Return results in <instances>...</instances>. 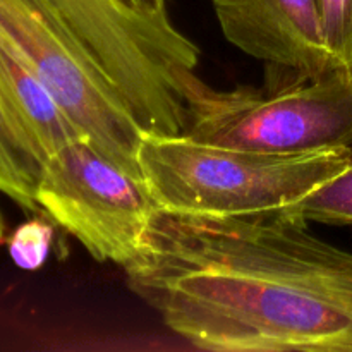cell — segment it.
<instances>
[{
  "label": "cell",
  "mask_w": 352,
  "mask_h": 352,
  "mask_svg": "<svg viewBox=\"0 0 352 352\" xmlns=\"http://www.w3.org/2000/svg\"><path fill=\"white\" fill-rule=\"evenodd\" d=\"M54 226L43 219H31L21 223L7 241L9 254L21 270L34 272L43 267L50 254Z\"/></svg>",
  "instance_id": "obj_12"
},
{
  "label": "cell",
  "mask_w": 352,
  "mask_h": 352,
  "mask_svg": "<svg viewBox=\"0 0 352 352\" xmlns=\"http://www.w3.org/2000/svg\"><path fill=\"white\" fill-rule=\"evenodd\" d=\"M280 213L308 223L352 226V160L339 174L327 179L323 184Z\"/></svg>",
  "instance_id": "obj_10"
},
{
  "label": "cell",
  "mask_w": 352,
  "mask_h": 352,
  "mask_svg": "<svg viewBox=\"0 0 352 352\" xmlns=\"http://www.w3.org/2000/svg\"><path fill=\"white\" fill-rule=\"evenodd\" d=\"M36 203L89 256L124 270L143 256L151 222L160 212L143 179L85 136L47 158Z\"/></svg>",
  "instance_id": "obj_5"
},
{
  "label": "cell",
  "mask_w": 352,
  "mask_h": 352,
  "mask_svg": "<svg viewBox=\"0 0 352 352\" xmlns=\"http://www.w3.org/2000/svg\"><path fill=\"white\" fill-rule=\"evenodd\" d=\"M117 89L143 131L181 134L184 88L199 48L172 24L126 0H33Z\"/></svg>",
  "instance_id": "obj_3"
},
{
  "label": "cell",
  "mask_w": 352,
  "mask_h": 352,
  "mask_svg": "<svg viewBox=\"0 0 352 352\" xmlns=\"http://www.w3.org/2000/svg\"><path fill=\"white\" fill-rule=\"evenodd\" d=\"M282 79L261 88L215 89L192 76L186 86L189 138L267 155L352 148V76H322L277 65Z\"/></svg>",
  "instance_id": "obj_4"
},
{
  "label": "cell",
  "mask_w": 352,
  "mask_h": 352,
  "mask_svg": "<svg viewBox=\"0 0 352 352\" xmlns=\"http://www.w3.org/2000/svg\"><path fill=\"white\" fill-rule=\"evenodd\" d=\"M0 38L102 153L143 179L138 164L143 129L109 79L33 0H0Z\"/></svg>",
  "instance_id": "obj_6"
},
{
  "label": "cell",
  "mask_w": 352,
  "mask_h": 352,
  "mask_svg": "<svg viewBox=\"0 0 352 352\" xmlns=\"http://www.w3.org/2000/svg\"><path fill=\"white\" fill-rule=\"evenodd\" d=\"M3 232H6V223H3L2 213H0V241L3 239Z\"/></svg>",
  "instance_id": "obj_14"
},
{
  "label": "cell",
  "mask_w": 352,
  "mask_h": 352,
  "mask_svg": "<svg viewBox=\"0 0 352 352\" xmlns=\"http://www.w3.org/2000/svg\"><path fill=\"white\" fill-rule=\"evenodd\" d=\"M0 93L45 162L65 143L85 136L23 58L0 38ZM86 138V136H85Z\"/></svg>",
  "instance_id": "obj_8"
},
{
  "label": "cell",
  "mask_w": 352,
  "mask_h": 352,
  "mask_svg": "<svg viewBox=\"0 0 352 352\" xmlns=\"http://www.w3.org/2000/svg\"><path fill=\"white\" fill-rule=\"evenodd\" d=\"M126 2L151 16H168L167 0H126Z\"/></svg>",
  "instance_id": "obj_13"
},
{
  "label": "cell",
  "mask_w": 352,
  "mask_h": 352,
  "mask_svg": "<svg viewBox=\"0 0 352 352\" xmlns=\"http://www.w3.org/2000/svg\"><path fill=\"white\" fill-rule=\"evenodd\" d=\"M323 36L337 67L352 76V0H316Z\"/></svg>",
  "instance_id": "obj_11"
},
{
  "label": "cell",
  "mask_w": 352,
  "mask_h": 352,
  "mask_svg": "<svg viewBox=\"0 0 352 352\" xmlns=\"http://www.w3.org/2000/svg\"><path fill=\"white\" fill-rule=\"evenodd\" d=\"M127 285L191 346L352 352V253L285 213L158 212Z\"/></svg>",
  "instance_id": "obj_1"
},
{
  "label": "cell",
  "mask_w": 352,
  "mask_h": 352,
  "mask_svg": "<svg viewBox=\"0 0 352 352\" xmlns=\"http://www.w3.org/2000/svg\"><path fill=\"white\" fill-rule=\"evenodd\" d=\"M229 43L265 64L309 76L336 71L316 0H210Z\"/></svg>",
  "instance_id": "obj_7"
},
{
  "label": "cell",
  "mask_w": 352,
  "mask_h": 352,
  "mask_svg": "<svg viewBox=\"0 0 352 352\" xmlns=\"http://www.w3.org/2000/svg\"><path fill=\"white\" fill-rule=\"evenodd\" d=\"M45 158L0 93V192L30 212H40L36 191Z\"/></svg>",
  "instance_id": "obj_9"
},
{
  "label": "cell",
  "mask_w": 352,
  "mask_h": 352,
  "mask_svg": "<svg viewBox=\"0 0 352 352\" xmlns=\"http://www.w3.org/2000/svg\"><path fill=\"white\" fill-rule=\"evenodd\" d=\"M352 160V148L267 155L141 131L138 164L162 212L256 217L294 205Z\"/></svg>",
  "instance_id": "obj_2"
}]
</instances>
